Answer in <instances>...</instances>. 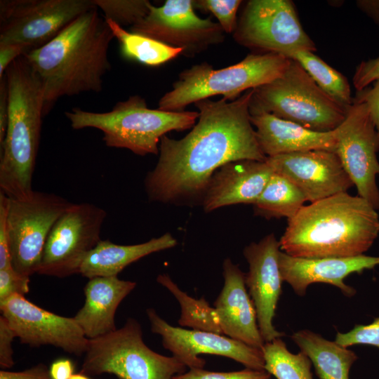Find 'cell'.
<instances>
[{"label":"cell","mask_w":379,"mask_h":379,"mask_svg":"<svg viewBox=\"0 0 379 379\" xmlns=\"http://www.w3.org/2000/svg\"><path fill=\"white\" fill-rule=\"evenodd\" d=\"M72 362L67 359H59L53 362L49 368L51 379H69L73 375Z\"/></svg>","instance_id":"obj_43"},{"label":"cell","mask_w":379,"mask_h":379,"mask_svg":"<svg viewBox=\"0 0 379 379\" xmlns=\"http://www.w3.org/2000/svg\"><path fill=\"white\" fill-rule=\"evenodd\" d=\"M279 241L272 233L244 249L248 263L245 282L256 311L258 327L265 343L281 338L284 333L273 325L283 282L279 266Z\"/></svg>","instance_id":"obj_18"},{"label":"cell","mask_w":379,"mask_h":379,"mask_svg":"<svg viewBox=\"0 0 379 379\" xmlns=\"http://www.w3.org/2000/svg\"><path fill=\"white\" fill-rule=\"evenodd\" d=\"M72 203L54 193L34 191L26 199H8L7 225L13 268L31 277L37 273L48 237Z\"/></svg>","instance_id":"obj_10"},{"label":"cell","mask_w":379,"mask_h":379,"mask_svg":"<svg viewBox=\"0 0 379 379\" xmlns=\"http://www.w3.org/2000/svg\"><path fill=\"white\" fill-rule=\"evenodd\" d=\"M379 79V57L361 61L357 67L352 81L355 89L360 91Z\"/></svg>","instance_id":"obj_39"},{"label":"cell","mask_w":379,"mask_h":379,"mask_svg":"<svg viewBox=\"0 0 379 379\" xmlns=\"http://www.w3.org/2000/svg\"><path fill=\"white\" fill-rule=\"evenodd\" d=\"M16 335L6 319L0 316V366L3 370L14 365L12 343Z\"/></svg>","instance_id":"obj_38"},{"label":"cell","mask_w":379,"mask_h":379,"mask_svg":"<svg viewBox=\"0 0 379 379\" xmlns=\"http://www.w3.org/2000/svg\"><path fill=\"white\" fill-rule=\"evenodd\" d=\"M0 379H51L49 369L44 364H39L22 371L1 370Z\"/></svg>","instance_id":"obj_41"},{"label":"cell","mask_w":379,"mask_h":379,"mask_svg":"<svg viewBox=\"0 0 379 379\" xmlns=\"http://www.w3.org/2000/svg\"><path fill=\"white\" fill-rule=\"evenodd\" d=\"M253 88L233 101H197V123L184 138L164 135L155 167L144 180L149 201L174 205L202 204L210 180L223 165L239 160L265 161L251 121Z\"/></svg>","instance_id":"obj_1"},{"label":"cell","mask_w":379,"mask_h":379,"mask_svg":"<svg viewBox=\"0 0 379 379\" xmlns=\"http://www.w3.org/2000/svg\"><path fill=\"white\" fill-rule=\"evenodd\" d=\"M379 265V257L364 254L346 258H302L291 256L280 251L279 266L283 281L294 292L304 296L313 283H325L338 288L347 297L353 296L356 290L344 279L352 273L361 274Z\"/></svg>","instance_id":"obj_19"},{"label":"cell","mask_w":379,"mask_h":379,"mask_svg":"<svg viewBox=\"0 0 379 379\" xmlns=\"http://www.w3.org/2000/svg\"><path fill=\"white\" fill-rule=\"evenodd\" d=\"M8 121V93L6 75L0 79V145H2Z\"/></svg>","instance_id":"obj_42"},{"label":"cell","mask_w":379,"mask_h":379,"mask_svg":"<svg viewBox=\"0 0 379 379\" xmlns=\"http://www.w3.org/2000/svg\"><path fill=\"white\" fill-rule=\"evenodd\" d=\"M261 350L265 371L277 379H313L309 357L301 351L291 352L281 338L265 343Z\"/></svg>","instance_id":"obj_30"},{"label":"cell","mask_w":379,"mask_h":379,"mask_svg":"<svg viewBox=\"0 0 379 379\" xmlns=\"http://www.w3.org/2000/svg\"><path fill=\"white\" fill-rule=\"evenodd\" d=\"M0 310L21 343L52 345L77 356L88 350L89 339L74 317L47 311L19 294L0 302Z\"/></svg>","instance_id":"obj_15"},{"label":"cell","mask_w":379,"mask_h":379,"mask_svg":"<svg viewBox=\"0 0 379 379\" xmlns=\"http://www.w3.org/2000/svg\"><path fill=\"white\" fill-rule=\"evenodd\" d=\"M157 281L166 288L178 301L181 308L178 320L180 327L222 334L218 314L204 298L195 299L188 295L166 274H159Z\"/></svg>","instance_id":"obj_29"},{"label":"cell","mask_w":379,"mask_h":379,"mask_svg":"<svg viewBox=\"0 0 379 379\" xmlns=\"http://www.w3.org/2000/svg\"><path fill=\"white\" fill-rule=\"evenodd\" d=\"M30 50L21 44H0V79L11 64Z\"/></svg>","instance_id":"obj_40"},{"label":"cell","mask_w":379,"mask_h":379,"mask_svg":"<svg viewBox=\"0 0 379 379\" xmlns=\"http://www.w3.org/2000/svg\"><path fill=\"white\" fill-rule=\"evenodd\" d=\"M224 286L213 305L222 334L251 347L262 349L265 341L256 311L247 291L245 274L230 258L222 263Z\"/></svg>","instance_id":"obj_20"},{"label":"cell","mask_w":379,"mask_h":379,"mask_svg":"<svg viewBox=\"0 0 379 379\" xmlns=\"http://www.w3.org/2000/svg\"><path fill=\"white\" fill-rule=\"evenodd\" d=\"M186 368L174 357L161 355L147 346L140 324L129 318L122 327L89 340L80 373H110L119 379H173Z\"/></svg>","instance_id":"obj_8"},{"label":"cell","mask_w":379,"mask_h":379,"mask_svg":"<svg viewBox=\"0 0 379 379\" xmlns=\"http://www.w3.org/2000/svg\"><path fill=\"white\" fill-rule=\"evenodd\" d=\"M100 9L105 20H110L120 26H133L148 13L151 2L147 0H93Z\"/></svg>","instance_id":"obj_31"},{"label":"cell","mask_w":379,"mask_h":379,"mask_svg":"<svg viewBox=\"0 0 379 379\" xmlns=\"http://www.w3.org/2000/svg\"><path fill=\"white\" fill-rule=\"evenodd\" d=\"M267 162L310 203L347 192L354 183L335 151L310 150L269 157Z\"/></svg>","instance_id":"obj_17"},{"label":"cell","mask_w":379,"mask_h":379,"mask_svg":"<svg viewBox=\"0 0 379 379\" xmlns=\"http://www.w3.org/2000/svg\"><path fill=\"white\" fill-rule=\"evenodd\" d=\"M114 37L120 46L121 55L147 66H159L183 53L181 48H174L152 38L127 31L123 27L105 20Z\"/></svg>","instance_id":"obj_27"},{"label":"cell","mask_w":379,"mask_h":379,"mask_svg":"<svg viewBox=\"0 0 379 379\" xmlns=\"http://www.w3.org/2000/svg\"><path fill=\"white\" fill-rule=\"evenodd\" d=\"M135 286V282L118 276L88 279L84 287V304L74 317L87 338L95 339L117 328V310Z\"/></svg>","instance_id":"obj_23"},{"label":"cell","mask_w":379,"mask_h":379,"mask_svg":"<svg viewBox=\"0 0 379 379\" xmlns=\"http://www.w3.org/2000/svg\"><path fill=\"white\" fill-rule=\"evenodd\" d=\"M379 145L375 125L366 105L353 102L338 127L335 153L356 186L358 195L379 209Z\"/></svg>","instance_id":"obj_14"},{"label":"cell","mask_w":379,"mask_h":379,"mask_svg":"<svg viewBox=\"0 0 379 379\" xmlns=\"http://www.w3.org/2000/svg\"><path fill=\"white\" fill-rule=\"evenodd\" d=\"M241 0H197L194 7L211 12L218 20L225 33L233 34L237 25V12Z\"/></svg>","instance_id":"obj_32"},{"label":"cell","mask_w":379,"mask_h":379,"mask_svg":"<svg viewBox=\"0 0 379 379\" xmlns=\"http://www.w3.org/2000/svg\"><path fill=\"white\" fill-rule=\"evenodd\" d=\"M98 10L83 13L51 41L23 55L41 83L44 116L62 97L102 91L114 37Z\"/></svg>","instance_id":"obj_2"},{"label":"cell","mask_w":379,"mask_h":379,"mask_svg":"<svg viewBox=\"0 0 379 379\" xmlns=\"http://www.w3.org/2000/svg\"><path fill=\"white\" fill-rule=\"evenodd\" d=\"M379 234V215L365 199L339 193L303 206L279 239L280 250L296 258L363 255Z\"/></svg>","instance_id":"obj_3"},{"label":"cell","mask_w":379,"mask_h":379,"mask_svg":"<svg viewBox=\"0 0 379 379\" xmlns=\"http://www.w3.org/2000/svg\"><path fill=\"white\" fill-rule=\"evenodd\" d=\"M259 146L267 157L310 150L335 151L338 128L318 132L268 113L251 115Z\"/></svg>","instance_id":"obj_22"},{"label":"cell","mask_w":379,"mask_h":379,"mask_svg":"<svg viewBox=\"0 0 379 379\" xmlns=\"http://www.w3.org/2000/svg\"><path fill=\"white\" fill-rule=\"evenodd\" d=\"M95 7L93 0H1L0 44L39 48Z\"/></svg>","instance_id":"obj_12"},{"label":"cell","mask_w":379,"mask_h":379,"mask_svg":"<svg viewBox=\"0 0 379 379\" xmlns=\"http://www.w3.org/2000/svg\"><path fill=\"white\" fill-rule=\"evenodd\" d=\"M273 173L266 160L244 159L223 165L210 180L201 204L204 211L238 204L253 205Z\"/></svg>","instance_id":"obj_21"},{"label":"cell","mask_w":379,"mask_h":379,"mask_svg":"<svg viewBox=\"0 0 379 379\" xmlns=\"http://www.w3.org/2000/svg\"><path fill=\"white\" fill-rule=\"evenodd\" d=\"M298 62L318 86L340 105L350 107L353 104L351 88L347 78L310 51H298L289 58Z\"/></svg>","instance_id":"obj_28"},{"label":"cell","mask_w":379,"mask_h":379,"mask_svg":"<svg viewBox=\"0 0 379 379\" xmlns=\"http://www.w3.org/2000/svg\"><path fill=\"white\" fill-rule=\"evenodd\" d=\"M29 278L19 274L13 267L0 270V302L15 294H27L29 291Z\"/></svg>","instance_id":"obj_35"},{"label":"cell","mask_w":379,"mask_h":379,"mask_svg":"<svg viewBox=\"0 0 379 379\" xmlns=\"http://www.w3.org/2000/svg\"><path fill=\"white\" fill-rule=\"evenodd\" d=\"M291 338L312 361L319 379H349L358 357L351 350L310 330H300Z\"/></svg>","instance_id":"obj_25"},{"label":"cell","mask_w":379,"mask_h":379,"mask_svg":"<svg viewBox=\"0 0 379 379\" xmlns=\"http://www.w3.org/2000/svg\"><path fill=\"white\" fill-rule=\"evenodd\" d=\"M106 211L91 203H72L53 225L36 274L65 278L79 274L88 253L100 241Z\"/></svg>","instance_id":"obj_11"},{"label":"cell","mask_w":379,"mask_h":379,"mask_svg":"<svg viewBox=\"0 0 379 379\" xmlns=\"http://www.w3.org/2000/svg\"><path fill=\"white\" fill-rule=\"evenodd\" d=\"M306 201L305 195L295 185L274 172L253 208L256 215L265 218H286L289 220Z\"/></svg>","instance_id":"obj_26"},{"label":"cell","mask_w":379,"mask_h":379,"mask_svg":"<svg viewBox=\"0 0 379 379\" xmlns=\"http://www.w3.org/2000/svg\"><path fill=\"white\" fill-rule=\"evenodd\" d=\"M69 379H91L81 373L73 374Z\"/></svg>","instance_id":"obj_45"},{"label":"cell","mask_w":379,"mask_h":379,"mask_svg":"<svg viewBox=\"0 0 379 379\" xmlns=\"http://www.w3.org/2000/svg\"><path fill=\"white\" fill-rule=\"evenodd\" d=\"M8 121L0 145V192L26 199L34 192L35 168L44 116V90L39 77L22 55L5 72Z\"/></svg>","instance_id":"obj_4"},{"label":"cell","mask_w":379,"mask_h":379,"mask_svg":"<svg viewBox=\"0 0 379 379\" xmlns=\"http://www.w3.org/2000/svg\"><path fill=\"white\" fill-rule=\"evenodd\" d=\"M356 4L379 27V0H359Z\"/></svg>","instance_id":"obj_44"},{"label":"cell","mask_w":379,"mask_h":379,"mask_svg":"<svg viewBox=\"0 0 379 379\" xmlns=\"http://www.w3.org/2000/svg\"><path fill=\"white\" fill-rule=\"evenodd\" d=\"M335 342L345 347L367 345L379 349V317L369 324H356L347 333L337 332Z\"/></svg>","instance_id":"obj_33"},{"label":"cell","mask_w":379,"mask_h":379,"mask_svg":"<svg viewBox=\"0 0 379 379\" xmlns=\"http://www.w3.org/2000/svg\"><path fill=\"white\" fill-rule=\"evenodd\" d=\"M289 62V58L280 54L252 53L222 69H215L206 62L194 65L179 74L172 90L159 99L158 109L182 112L190 104L218 95L233 101L246 91L280 77Z\"/></svg>","instance_id":"obj_6"},{"label":"cell","mask_w":379,"mask_h":379,"mask_svg":"<svg viewBox=\"0 0 379 379\" xmlns=\"http://www.w3.org/2000/svg\"><path fill=\"white\" fill-rule=\"evenodd\" d=\"M232 34L238 44L258 53H274L288 58L298 51H317L290 0L248 1Z\"/></svg>","instance_id":"obj_9"},{"label":"cell","mask_w":379,"mask_h":379,"mask_svg":"<svg viewBox=\"0 0 379 379\" xmlns=\"http://www.w3.org/2000/svg\"><path fill=\"white\" fill-rule=\"evenodd\" d=\"M8 199L6 195L0 192V270L13 267L7 225Z\"/></svg>","instance_id":"obj_36"},{"label":"cell","mask_w":379,"mask_h":379,"mask_svg":"<svg viewBox=\"0 0 379 379\" xmlns=\"http://www.w3.org/2000/svg\"><path fill=\"white\" fill-rule=\"evenodd\" d=\"M176 245V239L169 232L133 245H119L107 239H101L85 258L79 274L88 279L118 276L125 267L138 260Z\"/></svg>","instance_id":"obj_24"},{"label":"cell","mask_w":379,"mask_h":379,"mask_svg":"<svg viewBox=\"0 0 379 379\" xmlns=\"http://www.w3.org/2000/svg\"><path fill=\"white\" fill-rule=\"evenodd\" d=\"M147 315L152 332L161 337L164 348L190 369L203 368L206 361L199 355L206 354L230 358L247 368L265 370L261 349L251 347L223 334L173 326L152 308L147 310Z\"/></svg>","instance_id":"obj_16"},{"label":"cell","mask_w":379,"mask_h":379,"mask_svg":"<svg viewBox=\"0 0 379 379\" xmlns=\"http://www.w3.org/2000/svg\"><path fill=\"white\" fill-rule=\"evenodd\" d=\"M372 86L357 91L353 102L364 103L375 125L379 145V79Z\"/></svg>","instance_id":"obj_37"},{"label":"cell","mask_w":379,"mask_h":379,"mask_svg":"<svg viewBox=\"0 0 379 379\" xmlns=\"http://www.w3.org/2000/svg\"><path fill=\"white\" fill-rule=\"evenodd\" d=\"M194 8L192 0H166L161 6L151 3L147 14L130 27V32L181 48L187 57L194 56L225 40L220 24L210 18H199Z\"/></svg>","instance_id":"obj_13"},{"label":"cell","mask_w":379,"mask_h":379,"mask_svg":"<svg viewBox=\"0 0 379 379\" xmlns=\"http://www.w3.org/2000/svg\"><path fill=\"white\" fill-rule=\"evenodd\" d=\"M173 379H271V375L265 370L247 368L231 372H215L203 368H194L176 375Z\"/></svg>","instance_id":"obj_34"},{"label":"cell","mask_w":379,"mask_h":379,"mask_svg":"<svg viewBox=\"0 0 379 379\" xmlns=\"http://www.w3.org/2000/svg\"><path fill=\"white\" fill-rule=\"evenodd\" d=\"M65 115L75 130H100L106 146L145 156L159 154L160 140L167 133L193 127L199 112L150 109L144 98L134 95L117 102L109 112H95L74 107L65 112Z\"/></svg>","instance_id":"obj_5"},{"label":"cell","mask_w":379,"mask_h":379,"mask_svg":"<svg viewBox=\"0 0 379 379\" xmlns=\"http://www.w3.org/2000/svg\"><path fill=\"white\" fill-rule=\"evenodd\" d=\"M350 108L328 95L292 59L280 77L253 88L249 104L251 115L268 113L318 132L338 128Z\"/></svg>","instance_id":"obj_7"}]
</instances>
